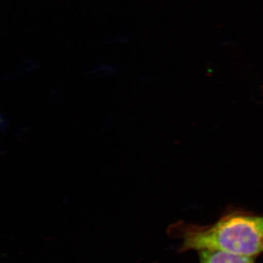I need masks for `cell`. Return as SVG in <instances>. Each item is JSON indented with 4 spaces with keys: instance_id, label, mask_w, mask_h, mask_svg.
<instances>
[{
    "instance_id": "1",
    "label": "cell",
    "mask_w": 263,
    "mask_h": 263,
    "mask_svg": "<svg viewBox=\"0 0 263 263\" xmlns=\"http://www.w3.org/2000/svg\"><path fill=\"white\" fill-rule=\"evenodd\" d=\"M179 228L181 252L215 250L250 257L263 254V216L233 213L211 226Z\"/></svg>"
},
{
    "instance_id": "2",
    "label": "cell",
    "mask_w": 263,
    "mask_h": 263,
    "mask_svg": "<svg viewBox=\"0 0 263 263\" xmlns=\"http://www.w3.org/2000/svg\"><path fill=\"white\" fill-rule=\"evenodd\" d=\"M200 263H254V257L215 250L199 251Z\"/></svg>"
}]
</instances>
